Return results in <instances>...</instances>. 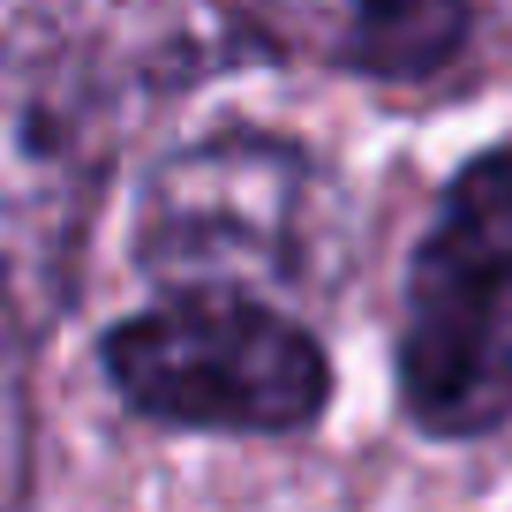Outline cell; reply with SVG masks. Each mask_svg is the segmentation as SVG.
I'll list each match as a JSON object with an SVG mask.
<instances>
[{
	"label": "cell",
	"mask_w": 512,
	"mask_h": 512,
	"mask_svg": "<svg viewBox=\"0 0 512 512\" xmlns=\"http://www.w3.org/2000/svg\"><path fill=\"white\" fill-rule=\"evenodd\" d=\"M106 377L136 415L166 430L294 437L332 400L317 332L272 302L159 294L106 332Z\"/></svg>",
	"instance_id": "obj_4"
},
{
	"label": "cell",
	"mask_w": 512,
	"mask_h": 512,
	"mask_svg": "<svg viewBox=\"0 0 512 512\" xmlns=\"http://www.w3.org/2000/svg\"><path fill=\"white\" fill-rule=\"evenodd\" d=\"M249 46H279L294 61L354 68V76H437L467 46V8H264L241 16Z\"/></svg>",
	"instance_id": "obj_5"
},
{
	"label": "cell",
	"mask_w": 512,
	"mask_h": 512,
	"mask_svg": "<svg viewBox=\"0 0 512 512\" xmlns=\"http://www.w3.org/2000/svg\"><path fill=\"white\" fill-rule=\"evenodd\" d=\"M400 407L422 437L512 422V144L467 159L407 264Z\"/></svg>",
	"instance_id": "obj_2"
},
{
	"label": "cell",
	"mask_w": 512,
	"mask_h": 512,
	"mask_svg": "<svg viewBox=\"0 0 512 512\" xmlns=\"http://www.w3.org/2000/svg\"><path fill=\"white\" fill-rule=\"evenodd\" d=\"M113 174V83L98 31L53 8H0V279L53 309L76 279Z\"/></svg>",
	"instance_id": "obj_1"
},
{
	"label": "cell",
	"mask_w": 512,
	"mask_h": 512,
	"mask_svg": "<svg viewBox=\"0 0 512 512\" xmlns=\"http://www.w3.org/2000/svg\"><path fill=\"white\" fill-rule=\"evenodd\" d=\"M324 174L272 128H219L166 151L136 196V264L166 294L256 302L309 264Z\"/></svg>",
	"instance_id": "obj_3"
},
{
	"label": "cell",
	"mask_w": 512,
	"mask_h": 512,
	"mask_svg": "<svg viewBox=\"0 0 512 512\" xmlns=\"http://www.w3.org/2000/svg\"><path fill=\"white\" fill-rule=\"evenodd\" d=\"M31 309L0 279V512H23L38 452V400H31Z\"/></svg>",
	"instance_id": "obj_6"
}]
</instances>
